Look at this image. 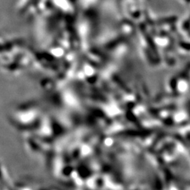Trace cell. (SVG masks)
<instances>
[{
    "label": "cell",
    "instance_id": "cell-1",
    "mask_svg": "<svg viewBox=\"0 0 190 190\" xmlns=\"http://www.w3.org/2000/svg\"><path fill=\"white\" fill-rule=\"evenodd\" d=\"M0 183H1L2 185H4V184H5V183H4V176H3V173H2V172H1V168H0Z\"/></svg>",
    "mask_w": 190,
    "mask_h": 190
}]
</instances>
